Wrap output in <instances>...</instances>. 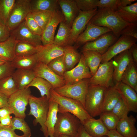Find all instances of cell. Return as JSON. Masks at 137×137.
I'll return each instance as SVG.
<instances>
[{
	"label": "cell",
	"instance_id": "cell-1",
	"mask_svg": "<svg viewBox=\"0 0 137 137\" xmlns=\"http://www.w3.org/2000/svg\"><path fill=\"white\" fill-rule=\"evenodd\" d=\"M100 26L108 28L119 38L122 30L131 24L123 20L115 12L109 8L98 9L89 22Z\"/></svg>",
	"mask_w": 137,
	"mask_h": 137
},
{
	"label": "cell",
	"instance_id": "cell-2",
	"mask_svg": "<svg viewBox=\"0 0 137 137\" xmlns=\"http://www.w3.org/2000/svg\"><path fill=\"white\" fill-rule=\"evenodd\" d=\"M50 98L58 104V113L68 112L72 114L79 119L82 125L86 120L93 118L88 114L79 101L61 96L53 88L50 90Z\"/></svg>",
	"mask_w": 137,
	"mask_h": 137
},
{
	"label": "cell",
	"instance_id": "cell-3",
	"mask_svg": "<svg viewBox=\"0 0 137 137\" xmlns=\"http://www.w3.org/2000/svg\"><path fill=\"white\" fill-rule=\"evenodd\" d=\"M28 104L30 109L28 115H32L35 118L33 125L36 126L39 124L41 126L40 130L45 137H48L45 123L49 108V100L46 96L37 97L31 95Z\"/></svg>",
	"mask_w": 137,
	"mask_h": 137
},
{
	"label": "cell",
	"instance_id": "cell-4",
	"mask_svg": "<svg viewBox=\"0 0 137 137\" xmlns=\"http://www.w3.org/2000/svg\"><path fill=\"white\" fill-rule=\"evenodd\" d=\"M106 89L99 85H89L85 98L84 107L88 114L93 118L99 116L102 112Z\"/></svg>",
	"mask_w": 137,
	"mask_h": 137
},
{
	"label": "cell",
	"instance_id": "cell-5",
	"mask_svg": "<svg viewBox=\"0 0 137 137\" xmlns=\"http://www.w3.org/2000/svg\"><path fill=\"white\" fill-rule=\"evenodd\" d=\"M82 125L76 116L68 112L58 113L57 119L54 127V137L61 134L76 137Z\"/></svg>",
	"mask_w": 137,
	"mask_h": 137
},
{
	"label": "cell",
	"instance_id": "cell-6",
	"mask_svg": "<svg viewBox=\"0 0 137 137\" xmlns=\"http://www.w3.org/2000/svg\"><path fill=\"white\" fill-rule=\"evenodd\" d=\"M29 88L18 89L8 98L9 107L15 116L24 119L26 117L25 111L31 95Z\"/></svg>",
	"mask_w": 137,
	"mask_h": 137
},
{
	"label": "cell",
	"instance_id": "cell-7",
	"mask_svg": "<svg viewBox=\"0 0 137 137\" xmlns=\"http://www.w3.org/2000/svg\"><path fill=\"white\" fill-rule=\"evenodd\" d=\"M90 79L89 78L85 79L75 83L65 85L54 90L61 96L79 101L84 107L85 99L89 85Z\"/></svg>",
	"mask_w": 137,
	"mask_h": 137
},
{
	"label": "cell",
	"instance_id": "cell-8",
	"mask_svg": "<svg viewBox=\"0 0 137 137\" xmlns=\"http://www.w3.org/2000/svg\"><path fill=\"white\" fill-rule=\"evenodd\" d=\"M113 62L112 59L101 63L95 74L90 79L89 85H99L106 88L114 86Z\"/></svg>",
	"mask_w": 137,
	"mask_h": 137
},
{
	"label": "cell",
	"instance_id": "cell-9",
	"mask_svg": "<svg viewBox=\"0 0 137 137\" xmlns=\"http://www.w3.org/2000/svg\"><path fill=\"white\" fill-rule=\"evenodd\" d=\"M30 0H15L5 26L10 31L24 20L30 12Z\"/></svg>",
	"mask_w": 137,
	"mask_h": 137
},
{
	"label": "cell",
	"instance_id": "cell-10",
	"mask_svg": "<svg viewBox=\"0 0 137 137\" xmlns=\"http://www.w3.org/2000/svg\"><path fill=\"white\" fill-rule=\"evenodd\" d=\"M97 9V8H96L87 11H80L72 24L68 45H71L76 42L78 37L96 13Z\"/></svg>",
	"mask_w": 137,
	"mask_h": 137
},
{
	"label": "cell",
	"instance_id": "cell-11",
	"mask_svg": "<svg viewBox=\"0 0 137 137\" xmlns=\"http://www.w3.org/2000/svg\"><path fill=\"white\" fill-rule=\"evenodd\" d=\"M137 39L125 35H122L117 41L111 46L107 51L102 55L101 63L110 60L122 52L128 49L136 43Z\"/></svg>",
	"mask_w": 137,
	"mask_h": 137
},
{
	"label": "cell",
	"instance_id": "cell-12",
	"mask_svg": "<svg viewBox=\"0 0 137 137\" xmlns=\"http://www.w3.org/2000/svg\"><path fill=\"white\" fill-rule=\"evenodd\" d=\"M92 77L82 54L77 65L71 70L66 71L63 76L65 85L74 84L85 79H90Z\"/></svg>",
	"mask_w": 137,
	"mask_h": 137
},
{
	"label": "cell",
	"instance_id": "cell-13",
	"mask_svg": "<svg viewBox=\"0 0 137 137\" xmlns=\"http://www.w3.org/2000/svg\"><path fill=\"white\" fill-rule=\"evenodd\" d=\"M118 38L112 31L108 32L93 41L85 43L82 48V51L94 50L102 55Z\"/></svg>",
	"mask_w": 137,
	"mask_h": 137
},
{
	"label": "cell",
	"instance_id": "cell-14",
	"mask_svg": "<svg viewBox=\"0 0 137 137\" xmlns=\"http://www.w3.org/2000/svg\"><path fill=\"white\" fill-rule=\"evenodd\" d=\"M35 77H39L46 80L52 85L54 89L65 85V81L63 76L57 75L47 65L38 62L32 69Z\"/></svg>",
	"mask_w": 137,
	"mask_h": 137
},
{
	"label": "cell",
	"instance_id": "cell-15",
	"mask_svg": "<svg viewBox=\"0 0 137 137\" xmlns=\"http://www.w3.org/2000/svg\"><path fill=\"white\" fill-rule=\"evenodd\" d=\"M64 21V18L61 11L58 9L54 11L49 22L43 31L41 36L43 45L53 43L56 28L61 22Z\"/></svg>",
	"mask_w": 137,
	"mask_h": 137
},
{
	"label": "cell",
	"instance_id": "cell-16",
	"mask_svg": "<svg viewBox=\"0 0 137 137\" xmlns=\"http://www.w3.org/2000/svg\"><path fill=\"white\" fill-rule=\"evenodd\" d=\"M10 32V35L18 41L27 43L36 47L42 45L41 36L31 32L25 26L24 21Z\"/></svg>",
	"mask_w": 137,
	"mask_h": 137
},
{
	"label": "cell",
	"instance_id": "cell-17",
	"mask_svg": "<svg viewBox=\"0 0 137 137\" xmlns=\"http://www.w3.org/2000/svg\"><path fill=\"white\" fill-rule=\"evenodd\" d=\"M113 81L115 85L121 81L122 75L127 66L132 61L128 49L125 50L114 57Z\"/></svg>",
	"mask_w": 137,
	"mask_h": 137
},
{
	"label": "cell",
	"instance_id": "cell-18",
	"mask_svg": "<svg viewBox=\"0 0 137 137\" xmlns=\"http://www.w3.org/2000/svg\"><path fill=\"white\" fill-rule=\"evenodd\" d=\"M38 62L47 65L54 59L63 55V47L54 43L37 47Z\"/></svg>",
	"mask_w": 137,
	"mask_h": 137
},
{
	"label": "cell",
	"instance_id": "cell-19",
	"mask_svg": "<svg viewBox=\"0 0 137 137\" xmlns=\"http://www.w3.org/2000/svg\"><path fill=\"white\" fill-rule=\"evenodd\" d=\"M112 31L109 29L89 23L86 28L78 37L75 42L82 44L93 41L102 35Z\"/></svg>",
	"mask_w": 137,
	"mask_h": 137
},
{
	"label": "cell",
	"instance_id": "cell-20",
	"mask_svg": "<svg viewBox=\"0 0 137 137\" xmlns=\"http://www.w3.org/2000/svg\"><path fill=\"white\" fill-rule=\"evenodd\" d=\"M114 86L120 93L130 111L136 112L137 93L130 86L121 81L116 84Z\"/></svg>",
	"mask_w": 137,
	"mask_h": 137
},
{
	"label": "cell",
	"instance_id": "cell-21",
	"mask_svg": "<svg viewBox=\"0 0 137 137\" xmlns=\"http://www.w3.org/2000/svg\"><path fill=\"white\" fill-rule=\"evenodd\" d=\"M64 21L71 28L72 24L81 11L75 0H58Z\"/></svg>",
	"mask_w": 137,
	"mask_h": 137
},
{
	"label": "cell",
	"instance_id": "cell-22",
	"mask_svg": "<svg viewBox=\"0 0 137 137\" xmlns=\"http://www.w3.org/2000/svg\"><path fill=\"white\" fill-rule=\"evenodd\" d=\"M86 131L93 137H102L106 136L109 131L100 118H88L82 125Z\"/></svg>",
	"mask_w": 137,
	"mask_h": 137
},
{
	"label": "cell",
	"instance_id": "cell-23",
	"mask_svg": "<svg viewBox=\"0 0 137 137\" xmlns=\"http://www.w3.org/2000/svg\"><path fill=\"white\" fill-rule=\"evenodd\" d=\"M135 118L132 115L119 120L116 130L125 137H137V130L135 126Z\"/></svg>",
	"mask_w": 137,
	"mask_h": 137
},
{
	"label": "cell",
	"instance_id": "cell-24",
	"mask_svg": "<svg viewBox=\"0 0 137 137\" xmlns=\"http://www.w3.org/2000/svg\"><path fill=\"white\" fill-rule=\"evenodd\" d=\"M11 76L18 89L25 88L35 77L32 70L16 69Z\"/></svg>",
	"mask_w": 137,
	"mask_h": 137
},
{
	"label": "cell",
	"instance_id": "cell-25",
	"mask_svg": "<svg viewBox=\"0 0 137 137\" xmlns=\"http://www.w3.org/2000/svg\"><path fill=\"white\" fill-rule=\"evenodd\" d=\"M121 98L120 93L115 86L106 88L104 94L102 112H111Z\"/></svg>",
	"mask_w": 137,
	"mask_h": 137
},
{
	"label": "cell",
	"instance_id": "cell-26",
	"mask_svg": "<svg viewBox=\"0 0 137 137\" xmlns=\"http://www.w3.org/2000/svg\"><path fill=\"white\" fill-rule=\"evenodd\" d=\"M49 108L45 125L49 137H54V127L57 119L58 104L51 98L49 99Z\"/></svg>",
	"mask_w": 137,
	"mask_h": 137
},
{
	"label": "cell",
	"instance_id": "cell-27",
	"mask_svg": "<svg viewBox=\"0 0 137 137\" xmlns=\"http://www.w3.org/2000/svg\"><path fill=\"white\" fill-rule=\"evenodd\" d=\"M17 42L10 35L7 40L0 42V57L7 62L12 61L15 57V48Z\"/></svg>",
	"mask_w": 137,
	"mask_h": 137
},
{
	"label": "cell",
	"instance_id": "cell-28",
	"mask_svg": "<svg viewBox=\"0 0 137 137\" xmlns=\"http://www.w3.org/2000/svg\"><path fill=\"white\" fill-rule=\"evenodd\" d=\"M38 62L37 53L27 56L15 57L11 62L12 66L15 69L32 70Z\"/></svg>",
	"mask_w": 137,
	"mask_h": 137
},
{
	"label": "cell",
	"instance_id": "cell-29",
	"mask_svg": "<svg viewBox=\"0 0 137 137\" xmlns=\"http://www.w3.org/2000/svg\"><path fill=\"white\" fill-rule=\"evenodd\" d=\"M137 65L130 62L123 73L121 81L130 86L137 92Z\"/></svg>",
	"mask_w": 137,
	"mask_h": 137
},
{
	"label": "cell",
	"instance_id": "cell-30",
	"mask_svg": "<svg viewBox=\"0 0 137 137\" xmlns=\"http://www.w3.org/2000/svg\"><path fill=\"white\" fill-rule=\"evenodd\" d=\"M115 12L125 21L130 24L137 23V2L126 7L120 6Z\"/></svg>",
	"mask_w": 137,
	"mask_h": 137
},
{
	"label": "cell",
	"instance_id": "cell-31",
	"mask_svg": "<svg viewBox=\"0 0 137 137\" xmlns=\"http://www.w3.org/2000/svg\"><path fill=\"white\" fill-rule=\"evenodd\" d=\"M85 63L88 67L92 74L94 75L97 70L102 60V55L94 50L82 51Z\"/></svg>",
	"mask_w": 137,
	"mask_h": 137
},
{
	"label": "cell",
	"instance_id": "cell-32",
	"mask_svg": "<svg viewBox=\"0 0 137 137\" xmlns=\"http://www.w3.org/2000/svg\"><path fill=\"white\" fill-rule=\"evenodd\" d=\"M63 48L64 60L67 71L73 68L79 62L81 55L71 45H67Z\"/></svg>",
	"mask_w": 137,
	"mask_h": 137
},
{
	"label": "cell",
	"instance_id": "cell-33",
	"mask_svg": "<svg viewBox=\"0 0 137 137\" xmlns=\"http://www.w3.org/2000/svg\"><path fill=\"white\" fill-rule=\"evenodd\" d=\"M58 0H30V12H35L58 9Z\"/></svg>",
	"mask_w": 137,
	"mask_h": 137
},
{
	"label": "cell",
	"instance_id": "cell-34",
	"mask_svg": "<svg viewBox=\"0 0 137 137\" xmlns=\"http://www.w3.org/2000/svg\"><path fill=\"white\" fill-rule=\"evenodd\" d=\"M59 24V29L54 37L53 43L58 46L63 47L68 45L71 27L64 21L61 22Z\"/></svg>",
	"mask_w": 137,
	"mask_h": 137
},
{
	"label": "cell",
	"instance_id": "cell-35",
	"mask_svg": "<svg viewBox=\"0 0 137 137\" xmlns=\"http://www.w3.org/2000/svg\"><path fill=\"white\" fill-rule=\"evenodd\" d=\"M30 87L36 88L39 91L41 97L46 96L49 100L50 97V91L53 88L52 84L48 81L42 78L35 77L26 88Z\"/></svg>",
	"mask_w": 137,
	"mask_h": 137
},
{
	"label": "cell",
	"instance_id": "cell-36",
	"mask_svg": "<svg viewBox=\"0 0 137 137\" xmlns=\"http://www.w3.org/2000/svg\"><path fill=\"white\" fill-rule=\"evenodd\" d=\"M14 52L15 57L27 56L37 53L38 48L27 43L18 41Z\"/></svg>",
	"mask_w": 137,
	"mask_h": 137
},
{
	"label": "cell",
	"instance_id": "cell-37",
	"mask_svg": "<svg viewBox=\"0 0 137 137\" xmlns=\"http://www.w3.org/2000/svg\"><path fill=\"white\" fill-rule=\"evenodd\" d=\"M18 90L11 76L0 80V93L8 97Z\"/></svg>",
	"mask_w": 137,
	"mask_h": 137
},
{
	"label": "cell",
	"instance_id": "cell-38",
	"mask_svg": "<svg viewBox=\"0 0 137 137\" xmlns=\"http://www.w3.org/2000/svg\"><path fill=\"white\" fill-rule=\"evenodd\" d=\"M15 0H0V23L5 25Z\"/></svg>",
	"mask_w": 137,
	"mask_h": 137
},
{
	"label": "cell",
	"instance_id": "cell-39",
	"mask_svg": "<svg viewBox=\"0 0 137 137\" xmlns=\"http://www.w3.org/2000/svg\"><path fill=\"white\" fill-rule=\"evenodd\" d=\"M11 124L10 127L13 130H19L23 133L25 137H31V133L29 125L24 119L14 117L12 118Z\"/></svg>",
	"mask_w": 137,
	"mask_h": 137
},
{
	"label": "cell",
	"instance_id": "cell-40",
	"mask_svg": "<svg viewBox=\"0 0 137 137\" xmlns=\"http://www.w3.org/2000/svg\"><path fill=\"white\" fill-rule=\"evenodd\" d=\"M99 118L109 131L116 130L119 119L111 112H102Z\"/></svg>",
	"mask_w": 137,
	"mask_h": 137
},
{
	"label": "cell",
	"instance_id": "cell-41",
	"mask_svg": "<svg viewBox=\"0 0 137 137\" xmlns=\"http://www.w3.org/2000/svg\"><path fill=\"white\" fill-rule=\"evenodd\" d=\"M47 65L55 73L60 76L63 77L66 71L63 55L53 60Z\"/></svg>",
	"mask_w": 137,
	"mask_h": 137
},
{
	"label": "cell",
	"instance_id": "cell-42",
	"mask_svg": "<svg viewBox=\"0 0 137 137\" xmlns=\"http://www.w3.org/2000/svg\"><path fill=\"white\" fill-rule=\"evenodd\" d=\"M54 11H46L31 13L34 19L43 31L49 22Z\"/></svg>",
	"mask_w": 137,
	"mask_h": 137
},
{
	"label": "cell",
	"instance_id": "cell-43",
	"mask_svg": "<svg viewBox=\"0 0 137 137\" xmlns=\"http://www.w3.org/2000/svg\"><path fill=\"white\" fill-rule=\"evenodd\" d=\"M130 111L129 108L122 98L115 106L111 112L120 120L127 116Z\"/></svg>",
	"mask_w": 137,
	"mask_h": 137
},
{
	"label": "cell",
	"instance_id": "cell-44",
	"mask_svg": "<svg viewBox=\"0 0 137 137\" xmlns=\"http://www.w3.org/2000/svg\"><path fill=\"white\" fill-rule=\"evenodd\" d=\"M26 27L34 33L41 36L43 31L39 26L30 12L27 15L24 21Z\"/></svg>",
	"mask_w": 137,
	"mask_h": 137
},
{
	"label": "cell",
	"instance_id": "cell-45",
	"mask_svg": "<svg viewBox=\"0 0 137 137\" xmlns=\"http://www.w3.org/2000/svg\"><path fill=\"white\" fill-rule=\"evenodd\" d=\"M79 9L83 11H87L97 8L99 0H75Z\"/></svg>",
	"mask_w": 137,
	"mask_h": 137
},
{
	"label": "cell",
	"instance_id": "cell-46",
	"mask_svg": "<svg viewBox=\"0 0 137 137\" xmlns=\"http://www.w3.org/2000/svg\"><path fill=\"white\" fill-rule=\"evenodd\" d=\"M120 6V0H100L97 3L98 9L109 8L114 11L117 10Z\"/></svg>",
	"mask_w": 137,
	"mask_h": 137
},
{
	"label": "cell",
	"instance_id": "cell-47",
	"mask_svg": "<svg viewBox=\"0 0 137 137\" xmlns=\"http://www.w3.org/2000/svg\"><path fill=\"white\" fill-rule=\"evenodd\" d=\"M15 69L10 62H7L0 65V80L6 77L11 76Z\"/></svg>",
	"mask_w": 137,
	"mask_h": 137
},
{
	"label": "cell",
	"instance_id": "cell-48",
	"mask_svg": "<svg viewBox=\"0 0 137 137\" xmlns=\"http://www.w3.org/2000/svg\"><path fill=\"white\" fill-rule=\"evenodd\" d=\"M120 35L130 36L137 39V23L131 24L126 26L122 30Z\"/></svg>",
	"mask_w": 137,
	"mask_h": 137
},
{
	"label": "cell",
	"instance_id": "cell-49",
	"mask_svg": "<svg viewBox=\"0 0 137 137\" xmlns=\"http://www.w3.org/2000/svg\"><path fill=\"white\" fill-rule=\"evenodd\" d=\"M0 137H25L23 134H17L9 127L0 126Z\"/></svg>",
	"mask_w": 137,
	"mask_h": 137
},
{
	"label": "cell",
	"instance_id": "cell-50",
	"mask_svg": "<svg viewBox=\"0 0 137 137\" xmlns=\"http://www.w3.org/2000/svg\"><path fill=\"white\" fill-rule=\"evenodd\" d=\"M10 36V31L5 25L0 23V42L5 41Z\"/></svg>",
	"mask_w": 137,
	"mask_h": 137
},
{
	"label": "cell",
	"instance_id": "cell-51",
	"mask_svg": "<svg viewBox=\"0 0 137 137\" xmlns=\"http://www.w3.org/2000/svg\"><path fill=\"white\" fill-rule=\"evenodd\" d=\"M133 61L137 65V45L135 43L129 49Z\"/></svg>",
	"mask_w": 137,
	"mask_h": 137
},
{
	"label": "cell",
	"instance_id": "cell-52",
	"mask_svg": "<svg viewBox=\"0 0 137 137\" xmlns=\"http://www.w3.org/2000/svg\"><path fill=\"white\" fill-rule=\"evenodd\" d=\"M12 117L10 115L0 118V126L10 127L11 124Z\"/></svg>",
	"mask_w": 137,
	"mask_h": 137
},
{
	"label": "cell",
	"instance_id": "cell-53",
	"mask_svg": "<svg viewBox=\"0 0 137 137\" xmlns=\"http://www.w3.org/2000/svg\"><path fill=\"white\" fill-rule=\"evenodd\" d=\"M13 114V112L9 106L0 108V118H2Z\"/></svg>",
	"mask_w": 137,
	"mask_h": 137
},
{
	"label": "cell",
	"instance_id": "cell-54",
	"mask_svg": "<svg viewBox=\"0 0 137 137\" xmlns=\"http://www.w3.org/2000/svg\"><path fill=\"white\" fill-rule=\"evenodd\" d=\"M76 137H93L89 134L85 130L83 125H81L79 129ZM102 137H107L105 136Z\"/></svg>",
	"mask_w": 137,
	"mask_h": 137
},
{
	"label": "cell",
	"instance_id": "cell-55",
	"mask_svg": "<svg viewBox=\"0 0 137 137\" xmlns=\"http://www.w3.org/2000/svg\"><path fill=\"white\" fill-rule=\"evenodd\" d=\"M8 97L0 93V108L5 106H9Z\"/></svg>",
	"mask_w": 137,
	"mask_h": 137
},
{
	"label": "cell",
	"instance_id": "cell-56",
	"mask_svg": "<svg viewBox=\"0 0 137 137\" xmlns=\"http://www.w3.org/2000/svg\"><path fill=\"white\" fill-rule=\"evenodd\" d=\"M106 136L108 137H125L118 133L116 130L109 131Z\"/></svg>",
	"mask_w": 137,
	"mask_h": 137
},
{
	"label": "cell",
	"instance_id": "cell-57",
	"mask_svg": "<svg viewBox=\"0 0 137 137\" xmlns=\"http://www.w3.org/2000/svg\"><path fill=\"white\" fill-rule=\"evenodd\" d=\"M137 1L136 0H120V6L126 7L132 4L133 2Z\"/></svg>",
	"mask_w": 137,
	"mask_h": 137
},
{
	"label": "cell",
	"instance_id": "cell-58",
	"mask_svg": "<svg viewBox=\"0 0 137 137\" xmlns=\"http://www.w3.org/2000/svg\"><path fill=\"white\" fill-rule=\"evenodd\" d=\"M7 62L0 57V65L3 64Z\"/></svg>",
	"mask_w": 137,
	"mask_h": 137
},
{
	"label": "cell",
	"instance_id": "cell-59",
	"mask_svg": "<svg viewBox=\"0 0 137 137\" xmlns=\"http://www.w3.org/2000/svg\"><path fill=\"white\" fill-rule=\"evenodd\" d=\"M59 137H75L74 136L65 134H61L60 135Z\"/></svg>",
	"mask_w": 137,
	"mask_h": 137
},
{
	"label": "cell",
	"instance_id": "cell-60",
	"mask_svg": "<svg viewBox=\"0 0 137 137\" xmlns=\"http://www.w3.org/2000/svg\"><path fill=\"white\" fill-rule=\"evenodd\" d=\"M107 137H108V136H107Z\"/></svg>",
	"mask_w": 137,
	"mask_h": 137
},
{
	"label": "cell",
	"instance_id": "cell-61",
	"mask_svg": "<svg viewBox=\"0 0 137 137\" xmlns=\"http://www.w3.org/2000/svg\"></svg>",
	"mask_w": 137,
	"mask_h": 137
}]
</instances>
